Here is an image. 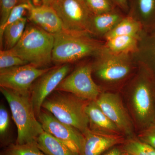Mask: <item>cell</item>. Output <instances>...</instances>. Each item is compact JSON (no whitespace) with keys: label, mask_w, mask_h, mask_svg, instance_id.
Masks as SVG:
<instances>
[{"label":"cell","mask_w":155,"mask_h":155,"mask_svg":"<svg viewBox=\"0 0 155 155\" xmlns=\"http://www.w3.org/2000/svg\"><path fill=\"white\" fill-rule=\"evenodd\" d=\"M138 64L128 88V101L134 122L143 130L155 124V94L144 65Z\"/></svg>","instance_id":"cell-1"},{"label":"cell","mask_w":155,"mask_h":155,"mask_svg":"<svg viewBox=\"0 0 155 155\" xmlns=\"http://www.w3.org/2000/svg\"><path fill=\"white\" fill-rule=\"evenodd\" d=\"M53 35L52 61L57 64H69L89 56L95 57L104 46L87 32L63 29Z\"/></svg>","instance_id":"cell-2"},{"label":"cell","mask_w":155,"mask_h":155,"mask_svg":"<svg viewBox=\"0 0 155 155\" xmlns=\"http://www.w3.org/2000/svg\"><path fill=\"white\" fill-rule=\"evenodd\" d=\"M1 92L8 103L17 128L15 143L18 144L36 142L37 137L44 131L36 118L31 101L30 95H24L14 91L0 87Z\"/></svg>","instance_id":"cell-3"},{"label":"cell","mask_w":155,"mask_h":155,"mask_svg":"<svg viewBox=\"0 0 155 155\" xmlns=\"http://www.w3.org/2000/svg\"><path fill=\"white\" fill-rule=\"evenodd\" d=\"M54 38L35 25H28L17 45L10 50L28 64L45 68L52 61Z\"/></svg>","instance_id":"cell-4"},{"label":"cell","mask_w":155,"mask_h":155,"mask_svg":"<svg viewBox=\"0 0 155 155\" xmlns=\"http://www.w3.org/2000/svg\"><path fill=\"white\" fill-rule=\"evenodd\" d=\"M57 91L46 99L42 108L61 122L84 133L89 128L88 119L85 112L88 101L71 94Z\"/></svg>","instance_id":"cell-5"},{"label":"cell","mask_w":155,"mask_h":155,"mask_svg":"<svg viewBox=\"0 0 155 155\" xmlns=\"http://www.w3.org/2000/svg\"><path fill=\"white\" fill-rule=\"evenodd\" d=\"M92 66L98 78L107 83H115L125 79L130 74L133 66L131 54H116L110 52L104 46L95 56Z\"/></svg>","instance_id":"cell-6"},{"label":"cell","mask_w":155,"mask_h":155,"mask_svg":"<svg viewBox=\"0 0 155 155\" xmlns=\"http://www.w3.org/2000/svg\"><path fill=\"white\" fill-rule=\"evenodd\" d=\"M92 65L80 66L66 76L56 90L71 94L88 101H96L101 91L92 78Z\"/></svg>","instance_id":"cell-7"},{"label":"cell","mask_w":155,"mask_h":155,"mask_svg":"<svg viewBox=\"0 0 155 155\" xmlns=\"http://www.w3.org/2000/svg\"><path fill=\"white\" fill-rule=\"evenodd\" d=\"M50 6L61 19L63 29L88 33L92 14L83 0H55Z\"/></svg>","instance_id":"cell-8"},{"label":"cell","mask_w":155,"mask_h":155,"mask_svg":"<svg viewBox=\"0 0 155 155\" xmlns=\"http://www.w3.org/2000/svg\"><path fill=\"white\" fill-rule=\"evenodd\" d=\"M51 68H40L28 64L0 69V86L20 94L30 95L33 83Z\"/></svg>","instance_id":"cell-9"},{"label":"cell","mask_w":155,"mask_h":155,"mask_svg":"<svg viewBox=\"0 0 155 155\" xmlns=\"http://www.w3.org/2000/svg\"><path fill=\"white\" fill-rule=\"evenodd\" d=\"M95 101L126 138L135 137L133 121L119 94L101 92Z\"/></svg>","instance_id":"cell-10"},{"label":"cell","mask_w":155,"mask_h":155,"mask_svg":"<svg viewBox=\"0 0 155 155\" xmlns=\"http://www.w3.org/2000/svg\"><path fill=\"white\" fill-rule=\"evenodd\" d=\"M70 70L69 64L51 67L32 84L30 90V98L36 116H38L40 114L45 100L56 89Z\"/></svg>","instance_id":"cell-11"},{"label":"cell","mask_w":155,"mask_h":155,"mask_svg":"<svg viewBox=\"0 0 155 155\" xmlns=\"http://www.w3.org/2000/svg\"><path fill=\"white\" fill-rule=\"evenodd\" d=\"M38 117L44 131L61 140L79 155L83 141V134L58 120L48 111H41Z\"/></svg>","instance_id":"cell-12"},{"label":"cell","mask_w":155,"mask_h":155,"mask_svg":"<svg viewBox=\"0 0 155 155\" xmlns=\"http://www.w3.org/2000/svg\"><path fill=\"white\" fill-rule=\"evenodd\" d=\"M83 134L84 139L79 155H102L109 150L125 142L122 134L97 133L89 129Z\"/></svg>","instance_id":"cell-13"},{"label":"cell","mask_w":155,"mask_h":155,"mask_svg":"<svg viewBox=\"0 0 155 155\" xmlns=\"http://www.w3.org/2000/svg\"><path fill=\"white\" fill-rule=\"evenodd\" d=\"M28 19L34 25L54 35L63 29V24L57 12L50 5H34L29 2Z\"/></svg>","instance_id":"cell-14"},{"label":"cell","mask_w":155,"mask_h":155,"mask_svg":"<svg viewBox=\"0 0 155 155\" xmlns=\"http://www.w3.org/2000/svg\"><path fill=\"white\" fill-rule=\"evenodd\" d=\"M85 112L88 119L90 130L97 133L122 134L118 127L103 112L95 101H88L85 107Z\"/></svg>","instance_id":"cell-15"},{"label":"cell","mask_w":155,"mask_h":155,"mask_svg":"<svg viewBox=\"0 0 155 155\" xmlns=\"http://www.w3.org/2000/svg\"><path fill=\"white\" fill-rule=\"evenodd\" d=\"M124 17L116 10L104 14H92L87 32L91 35L104 37Z\"/></svg>","instance_id":"cell-16"},{"label":"cell","mask_w":155,"mask_h":155,"mask_svg":"<svg viewBox=\"0 0 155 155\" xmlns=\"http://www.w3.org/2000/svg\"><path fill=\"white\" fill-rule=\"evenodd\" d=\"M40 149L48 155H79L61 140L44 131L36 140Z\"/></svg>","instance_id":"cell-17"},{"label":"cell","mask_w":155,"mask_h":155,"mask_svg":"<svg viewBox=\"0 0 155 155\" xmlns=\"http://www.w3.org/2000/svg\"><path fill=\"white\" fill-rule=\"evenodd\" d=\"M144 35L142 25L133 17H124L111 31L104 37L106 40L119 36H132L141 38Z\"/></svg>","instance_id":"cell-18"},{"label":"cell","mask_w":155,"mask_h":155,"mask_svg":"<svg viewBox=\"0 0 155 155\" xmlns=\"http://www.w3.org/2000/svg\"><path fill=\"white\" fill-rule=\"evenodd\" d=\"M140 39L127 35L117 36L106 40L104 47L114 54H133L137 51Z\"/></svg>","instance_id":"cell-19"},{"label":"cell","mask_w":155,"mask_h":155,"mask_svg":"<svg viewBox=\"0 0 155 155\" xmlns=\"http://www.w3.org/2000/svg\"><path fill=\"white\" fill-rule=\"evenodd\" d=\"M155 12V0H130L128 15L141 24L143 29Z\"/></svg>","instance_id":"cell-20"},{"label":"cell","mask_w":155,"mask_h":155,"mask_svg":"<svg viewBox=\"0 0 155 155\" xmlns=\"http://www.w3.org/2000/svg\"><path fill=\"white\" fill-rule=\"evenodd\" d=\"M27 19L23 17L17 22L7 26L3 33L1 48L9 50L13 48L19 41L26 28Z\"/></svg>","instance_id":"cell-21"},{"label":"cell","mask_w":155,"mask_h":155,"mask_svg":"<svg viewBox=\"0 0 155 155\" xmlns=\"http://www.w3.org/2000/svg\"><path fill=\"white\" fill-rule=\"evenodd\" d=\"M123 150L131 155H155V149L138 137L126 138L121 145Z\"/></svg>","instance_id":"cell-22"},{"label":"cell","mask_w":155,"mask_h":155,"mask_svg":"<svg viewBox=\"0 0 155 155\" xmlns=\"http://www.w3.org/2000/svg\"><path fill=\"white\" fill-rule=\"evenodd\" d=\"M0 155H48L40 149L36 142L23 144L11 143L1 152Z\"/></svg>","instance_id":"cell-23"},{"label":"cell","mask_w":155,"mask_h":155,"mask_svg":"<svg viewBox=\"0 0 155 155\" xmlns=\"http://www.w3.org/2000/svg\"><path fill=\"white\" fill-rule=\"evenodd\" d=\"M87 8L93 15H98L116 10L110 0H83Z\"/></svg>","instance_id":"cell-24"},{"label":"cell","mask_w":155,"mask_h":155,"mask_svg":"<svg viewBox=\"0 0 155 155\" xmlns=\"http://www.w3.org/2000/svg\"><path fill=\"white\" fill-rule=\"evenodd\" d=\"M28 63L16 55L11 50L0 51V69H7L28 64Z\"/></svg>","instance_id":"cell-25"},{"label":"cell","mask_w":155,"mask_h":155,"mask_svg":"<svg viewBox=\"0 0 155 155\" xmlns=\"http://www.w3.org/2000/svg\"><path fill=\"white\" fill-rule=\"evenodd\" d=\"M29 7V3H19L12 9L5 23L2 27H0V44H2L3 33L6 27L24 17H23V14L25 11H28Z\"/></svg>","instance_id":"cell-26"},{"label":"cell","mask_w":155,"mask_h":155,"mask_svg":"<svg viewBox=\"0 0 155 155\" xmlns=\"http://www.w3.org/2000/svg\"><path fill=\"white\" fill-rule=\"evenodd\" d=\"M10 119L8 113L2 105L0 107V136L2 147H5L11 144L8 137Z\"/></svg>","instance_id":"cell-27"},{"label":"cell","mask_w":155,"mask_h":155,"mask_svg":"<svg viewBox=\"0 0 155 155\" xmlns=\"http://www.w3.org/2000/svg\"><path fill=\"white\" fill-rule=\"evenodd\" d=\"M19 0H0V27L7 21L12 9L17 5Z\"/></svg>","instance_id":"cell-28"},{"label":"cell","mask_w":155,"mask_h":155,"mask_svg":"<svg viewBox=\"0 0 155 155\" xmlns=\"http://www.w3.org/2000/svg\"><path fill=\"white\" fill-rule=\"evenodd\" d=\"M137 137L155 149V124L141 130Z\"/></svg>","instance_id":"cell-29"},{"label":"cell","mask_w":155,"mask_h":155,"mask_svg":"<svg viewBox=\"0 0 155 155\" xmlns=\"http://www.w3.org/2000/svg\"><path fill=\"white\" fill-rule=\"evenodd\" d=\"M115 6H117L124 11H129L128 0H110Z\"/></svg>","instance_id":"cell-30"},{"label":"cell","mask_w":155,"mask_h":155,"mask_svg":"<svg viewBox=\"0 0 155 155\" xmlns=\"http://www.w3.org/2000/svg\"><path fill=\"white\" fill-rule=\"evenodd\" d=\"M124 152L121 145L114 147L102 155H122Z\"/></svg>","instance_id":"cell-31"},{"label":"cell","mask_w":155,"mask_h":155,"mask_svg":"<svg viewBox=\"0 0 155 155\" xmlns=\"http://www.w3.org/2000/svg\"><path fill=\"white\" fill-rule=\"evenodd\" d=\"M41 1L42 4V5H51L55 1V0H41Z\"/></svg>","instance_id":"cell-32"},{"label":"cell","mask_w":155,"mask_h":155,"mask_svg":"<svg viewBox=\"0 0 155 155\" xmlns=\"http://www.w3.org/2000/svg\"><path fill=\"white\" fill-rule=\"evenodd\" d=\"M32 1L33 0H19V3H28L32 2Z\"/></svg>","instance_id":"cell-33"},{"label":"cell","mask_w":155,"mask_h":155,"mask_svg":"<svg viewBox=\"0 0 155 155\" xmlns=\"http://www.w3.org/2000/svg\"><path fill=\"white\" fill-rule=\"evenodd\" d=\"M122 155H130V154L128 153L125 152L124 151L123 153H122Z\"/></svg>","instance_id":"cell-34"}]
</instances>
